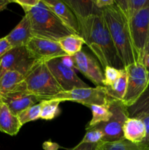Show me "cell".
<instances>
[{"label": "cell", "instance_id": "obj_18", "mask_svg": "<svg viewBox=\"0 0 149 150\" xmlns=\"http://www.w3.org/2000/svg\"><path fill=\"white\" fill-rule=\"evenodd\" d=\"M64 1L72 10L77 18H83L102 13V10L98 9L93 1L91 0H64Z\"/></svg>", "mask_w": 149, "mask_h": 150}, {"label": "cell", "instance_id": "obj_30", "mask_svg": "<svg viewBox=\"0 0 149 150\" xmlns=\"http://www.w3.org/2000/svg\"><path fill=\"white\" fill-rule=\"evenodd\" d=\"M40 1L41 0H14V1H11V2H14L19 4L23 8L25 13H26L32 7L36 6Z\"/></svg>", "mask_w": 149, "mask_h": 150}, {"label": "cell", "instance_id": "obj_17", "mask_svg": "<svg viewBox=\"0 0 149 150\" xmlns=\"http://www.w3.org/2000/svg\"><path fill=\"white\" fill-rule=\"evenodd\" d=\"M126 140L134 144H143L146 136V128L143 120L129 117L123 128Z\"/></svg>", "mask_w": 149, "mask_h": 150}, {"label": "cell", "instance_id": "obj_36", "mask_svg": "<svg viewBox=\"0 0 149 150\" xmlns=\"http://www.w3.org/2000/svg\"><path fill=\"white\" fill-rule=\"evenodd\" d=\"M11 3L10 0H0V12L7 9V5Z\"/></svg>", "mask_w": 149, "mask_h": 150}, {"label": "cell", "instance_id": "obj_38", "mask_svg": "<svg viewBox=\"0 0 149 150\" xmlns=\"http://www.w3.org/2000/svg\"><path fill=\"white\" fill-rule=\"evenodd\" d=\"M148 78H149V69L148 70Z\"/></svg>", "mask_w": 149, "mask_h": 150}, {"label": "cell", "instance_id": "obj_39", "mask_svg": "<svg viewBox=\"0 0 149 150\" xmlns=\"http://www.w3.org/2000/svg\"><path fill=\"white\" fill-rule=\"evenodd\" d=\"M148 150H149V148H148Z\"/></svg>", "mask_w": 149, "mask_h": 150}, {"label": "cell", "instance_id": "obj_3", "mask_svg": "<svg viewBox=\"0 0 149 150\" xmlns=\"http://www.w3.org/2000/svg\"><path fill=\"white\" fill-rule=\"evenodd\" d=\"M25 16L30 22L33 37L58 42L61 38L74 34L64 26L42 0L25 13Z\"/></svg>", "mask_w": 149, "mask_h": 150}, {"label": "cell", "instance_id": "obj_14", "mask_svg": "<svg viewBox=\"0 0 149 150\" xmlns=\"http://www.w3.org/2000/svg\"><path fill=\"white\" fill-rule=\"evenodd\" d=\"M44 3L53 12L66 27L72 33L80 35L79 24L72 10L64 1L59 0H42Z\"/></svg>", "mask_w": 149, "mask_h": 150}, {"label": "cell", "instance_id": "obj_20", "mask_svg": "<svg viewBox=\"0 0 149 150\" xmlns=\"http://www.w3.org/2000/svg\"><path fill=\"white\" fill-rule=\"evenodd\" d=\"M62 51L67 55L73 57L82 51L83 45L85 44L84 40L80 35L72 34L61 38L58 41Z\"/></svg>", "mask_w": 149, "mask_h": 150}, {"label": "cell", "instance_id": "obj_33", "mask_svg": "<svg viewBox=\"0 0 149 150\" xmlns=\"http://www.w3.org/2000/svg\"><path fill=\"white\" fill-rule=\"evenodd\" d=\"M93 3L98 9L102 10L106 7L113 5L115 4V1L114 0H94Z\"/></svg>", "mask_w": 149, "mask_h": 150}, {"label": "cell", "instance_id": "obj_28", "mask_svg": "<svg viewBox=\"0 0 149 150\" xmlns=\"http://www.w3.org/2000/svg\"><path fill=\"white\" fill-rule=\"evenodd\" d=\"M124 69L119 70L115 67L107 66L104 68V86H110L118 80L122 74Z\"/></svg>", "mask_w": 149, "mask_h": 150}, {"label": "cell", "instance_id": "obj_6", "mask_svg": "<svg viewBox=\"0 0 149 150\" xmlns=\"http://www.w3.org/2000/svg\"><path fill=\"white\" fill-rule=\"evenodd\" d=\"M124 69L127 73V84L122 103L128 108L135 103L146 90L149 78L148 70L143 62H137Z\"/></svg>", "mask_w": 149, "mask_h": 150}, {"label": "cell", "instance_id": "obj_31", "mask_svg": "<svg viewBox=\"0 0 149 150\" xmlns=\"http://www.w3.org/2000/svg\"><path fill=\"white\" fill-rule=\"evenodd\" d=\"M13 48L6 38H0V59Z\"/></svg>", "mask_w": 149, "mask_h": 150}, {"label": "cell", "instance_id": "obj_9", "mask_svg": "<svg viewBox=\"0 0 149 150\" xmlns=\"http://www.w3.org/2000/svg\"><path fill=\"white\" fill-rule=\"evenodd\" d=\"M37 62L25 46L13 48L0 59V78L10 70H15L26 76Z\"/></svg>", "mask_w": 149, "mask_h": 150}, {"label": "cell", "instance_id": "obj_35", "mask_svg": "<svg viewBox=\"0 0 149 150\" xmlns=\"http://www.w3.org/2000/svg\"><path fill=\"white\" fill-rule=\"evenodd\" d=\"M61 60H62L63 62L66 64L68 67H71V68L74 69V59H73V57L71 56H64V57H61Z\"/></svg>", "mask_w": 149, "mask_h": 150}, {"label": "cell", "instance_id": "obj_22", "mask_svg": "<svg viewBox=\"0 0 149 150\" xmlns=\"http://www.w3.org/2000/svg\"><path fill=\"white\" fill-rule=\"evenodd\" d=\"M149 146L143 144H134L125 139L114 142H101L96 150H148Z\"/></svg>", "mask_w": 149, "mask_h": 150}, {"label": "cell", "instance_id": "obj_29", "mask_svg": "<svg viewBox=\"0 0 149 150\" xmlns=\"http://www.w3.org/2000/svg\"><path fill=\"white\" fill-rule=\"evenodd\" d=\"M104 134L101 130L97 129L91 128L86 130V133L81 142L89 144H99L102 142Z\"/></svg>", "mask_w": 149, "mask_h": 150}, {"label": "cell", "instance_id": "obj_2", "mask_svg": "<svg viewBox=\"0 0 149 150\" xmlns=\"http://www.w3.org/2000/svg\"><path fill=\"white\" fill-rule=\"evenodd\" d=\"M102 15L124 68L137 62V54L130 37L129 22L122 12L114 4L103 9Z\"/></svg>", "mask_w": 149, "mask_h": 150}, {"label": "cell", "instance_id": "obj_21", "mask_svg": "<svg viewBox=\"0 0 149 150\" xmlns=\"http://www.w3.org/2000/svg\"><path fill=\"white\" fill-rule=\"evenodd\" d=\"M129 117L142 120L149 116V85L135 103L127 108Z\"/></svg>", "mask_w": 149, "mask_h": 150}, {"label": "cell", "instance_id": "obj_5", "mask_svg": "<svg viewBox=\"0 0 149 150\" xmlns=\"http://www.w3.org/2000/svg\"><path fill=\"white\" fill-rule=\"evenodd\" d=\"M108 104L110 111L112 113V117L106 122L100 123L91 128L97 129L103 133L102 142H114L124 139L123 128L124 123L129 118L127 107L122 101L110 98Z\"/></svg>", "mask_w": 149, "mask_h": 150}, {"label": "cell", "instance_id": "obj_8", "mask_svg": "<svg viewBox=\"0 0 149 150\" xmlns=\"http://www.w3.org/2000/svg\"><path fill=\"white\" fill-rule=\"evenodd\" d=\"M51 99L57 100L61 102L72 101L89 107L92 105L108 104L110 98L107 95L105 86H96L95 88L89 86L88 88H78L66 92L64 91L45 100Z\"/></svg>", "mask_w": 149, "mask_h": 150}, {"label": "cell", "instance_id": "obj_11", "mask_svg": "<svg viewBox=\"0 0 149 150\" xmlns=\"http://www.w3.org/2000/svg\"><path fill=\"white\" fill-rule=\"evenodd\" d=\"M25 47L31 57L40 62H47L53 59L67 56L59 43L51 40L32 36Z\"/></svg>", "mask_w": 149, "mask_h": 150}, {"label": "cell", "instance_id": "obj_26", "mask_svg": "<svg viewBox=\"0 0 149 150\" xmlns=\"http://www.w3.org/2000/svg\"><path fill=\"white\" fill-rule=\"evenodd\" d=\"M41 103L40 102L32 106L29 107L18 114V117L22 125L30 122L40 119Z\"/></svg>", "mask_w": 149, "mask_h": 150}, {"label": "cell", "instance_id": "obj_12", "mask_svg": "<svg viewBox=\"0 0 149 150\" xmlns=\"http://www.w3.org/2000/svg\"><path fill=\"white\" fill-rule=\"evenodd\" d=\"M74 69L79 70L96 86H104V73L93 56L82 50L73 56Z\"/></svg>", "mask_w": 149, "mask_h": 150}, {"label": "cell", "instance_id": "obj_37", "mask_svg": "<svg viewBox=\"0 0 149 150\" xmlns=\"http://www.w3.org/2000/svg\"><path fill=\"white\" fill-rule=\"evenodd\" d=\"M148 54H149V38H148V43H147V46H146L145 55H148Z\"/></svg>", "mask_w": 149, "mask_h": 150}, {"label": "cell", "instance_id": "obj_10", "mask_svg": "<svg viewBox=\"0 0 149 150\" xmlns=\"http://www.w3.org/2000/svg\"><path fill=\"white\" fill-rule=\"evenodd\" d=\"M54 79L64 91H70L78 88L89 87L87 83L77 76L74 69L66 65L61 57L53 59L46 62Z\"/></svg>", "mask_w": 149, "mask_h": 150}, {"label": "cell", "instance_id": "obj_19", "mask_svg": "<svg viewBox=\"0 0 149 150\" xmlns=\"http://www.w3.org/2000/svg\"><path fill=\"white\" fill-rule=\"evenodd\" d=\"M24 78L25 76L15 70L6 72L0 78V97L14 91Z\"/></svg>", "mask_w": 149, "mask_h": 150}, {"label": "cell", "instance_id": "obj_24", "mask_svg": "<svg viewBox=\"0 0 149 150\" xmlns=\"http://www.w3.org/2000/svg\"><path fill=\"white\" fill-rule=\"evenodd\" d=\"M127 84V73L125 69H124L121 76L112 86H108V87L105 86L107 95L112 99L122 101L125 96Z\"/></svg>", "mask_w": 149, "mask_h": 150}, {"label": "cell", "instance_id": "obj_13", "mask_svg": "<svg viewBox=\"0 0 149 150\" xmlns=\"http://www.w3.org/2000/svg\"><path fill=\"white\" fill-rule=\"evenodd\" d=\"M10 109L18 115L23 110L39 103V97L26 91H14L0 97Z\"/></svg>", "mask_w": 149, "mask_h": 150}, {"label": "cell", "instance_id": "obj_1", "mask_svg": "<svg viewBox=\"0 0 149 150\" xmlns=\"http://www.w3.org/2000/svg\"><path fill=\"white\" fill-rule=\"evenodd\" d=\"M77 19L80 35L84 40L85 44L98 59L102 68L110 66L119 70L124 69L102 13Z\"/></svg>", "mask_w": 149, "mask_h": 150}, {"label": "cell", "instance_id": "obj_34", "mask_svg": "<svg viewBox=\"0 0 149 150\" xmlns=\"http://www.w3.org/2000/svg\"><path fill=\"white\" fill-rule=\"evenodd\" d=\"M142 120L144 122L146 128V136L143 144L146 146H149V116L144 117V118L142 119Z\"/></svg>", "mask_w": 149, "mask_h": 150}, {"label": "cell", "instance_id": "obj_25", "mask_svg": "<svg viewBox=\"0 0 149 150\" xmlns=\"http://www.w3.org/2000/svg\"><path fill=\"white\" fill-rule=\"evenodd\" d=\"M40 119L44 120H52L60 113L59 105L61 101L57 100H45L40 102Z\"/></svg>", "mask_w": 149, "mask_h": 150}, {"label": "cell", "instance_id": "obj_16", "mask_svg": "<svg viewBox=\"0 0 149 150\" xmlns=\"http://www.w3.org/2000/svg\"><path fill=\"white\" fill-rule=\"evenodd\" d=\"M22 126L18 116L0 100V131L15 136L20 131Z\"/></svg>", "mask_w": 149, "mask_h": 150}, {"label": "cell", "instance_id": "obj_32", "mask_svg": "<svg viewBox=\"0 0 149 150\" xmlns=\"http://www.w3.org/2000/svg\"><path fill=\"white\" fill-rule=\"evenodd\" d=\"M98 144L83 143L80 142L76 146L71 150H96Z\"/></svg>", "mask_w": 149, "mask_h": 150}, {"label": "cell", "instance_id": "obj_23", "mask_svg": "<svg viewBox=\"0 0 149 150\" xmlns=\"http://www.w3.org/2000/svg\"><path fill=\"white\" fill-rule=\"evenodd\" d=\"M92 112V118L86 127V130L90 129L102 122H106L112 117L108 104L105 105H92L89 106Z\"/></svg>", "mask_w": 149, "mask_h": 150}, {"label": "cell", "instance_id": "obj_4", "mask_svg": "<svg viewBox=\"0 0 149 150\" xmlns=\"http://www.w3.org/2000/svg\"><path fill=\"white\" fill-rule=\"evenodd\" d=\"M14 91H26L33 94L39 97V102L64 92L54 79L46 62H40L34 65Z\"/></svg>", "mask_w": 149, "mask_h": 150}, {"label": "cell", "instance_id": "obj_27", "mask_svg": "<svg viewBox=\"0 0 149 150\" xmlns=\"http://www.w3.org/2000/svg\"><path fill=\"white\" fill-rule=\"evenodd\" d=\"M127 13L124 16L128 21L140 10L149 6V0H127Z\"/></svg>", "mask_w": 149, "mask_h": 150}, {"label": "cell", "instance_id": "obj_7", "mask_svg": "<svg viewBox=\"0 0 149 150\" xmlns=\"http://www.w3.org/2000/svg\"><path fill=\"white\" fill-rule=\"evenodd\" d=\"M128 22L133 48L139 62L143 63L149 38V6L140 10Z\"/></svg>", "mask_w": 149, "mask_h": 150}, {"label": "cell", "instance_id": "obj_15", "mask_svg": "<svg viewBox=\"0 0 149 150\" xmlns=\"http://www.w3.org/2000/svg\"><path fill=\"white\" fill-rule=\"evenodd\" d=\"M32 37L30 22L27 16H24L5 38L13 48H18L26 46Z\"/></svg>", "mask_w": 149, "mask_h": 150}]
</instances>
